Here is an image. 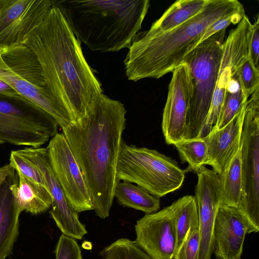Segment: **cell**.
Returning <instances> with one entry per match:
<instances>
[{
  "label": "cell",
  "mask_w": 259,
  "mask_h": 259,
  "mask_svg": "<svg viewBox=\"0 0 259 259\" xmlns=\"http://www.w3.org/2000/svg\"><path fill=\"white\" fill-rule=\"evenodd\" d=\"M52 7L50 0H0L1 48L23 44Z\"/></svg>",
  "instance_id": "4fadbf2b"
},
{
  "label": "cell",
  "mask_w": 259,
  "mask_h": 259,
  "mask_svg": "<svg viewBox=\"0 0 259 259\" xmlns=\"http://www.w3.org/2000/svg\"><path fill=\"white\" fill-rule=\"evenodd\" d=\"M245 16L244 9H242L220 18L207 28L198 44L215 33L226 29L231 24H238Z\"/></svg>",
  "instance_id": "4dcf8cb0"
},
{
  "label": "cell",
  "mask_w": 259,
  "mask_h": 259,
  "mask_svg": "<svg viewBox=\"0 0 259 259\" xmlns=\"http://www.w3.org/2000/svg\"><path fill=\"white\" fill-rule=\"evenodd\" d=\"M219 176L222 193L221 203L238 208L243 192L240 147Z\"/></svg>",
  "instance_id": "cb8c5ba5"
},
{
  "label": "cell",
  "mask_w": 259,
  "mask_h": 259,
  "mask_svg": "<svg viewBox=\"0 0 259 259\" xmlns=\"http://www.w3.org/2000/svg\"><path fill=\"white\" fill-rule=\"evenodd\" d=\"M226 29L202 41L185 57L193 82L183 139L199 136L209 113L222 58Z\"/></svg>",
  "instance_id": "8992f818"
},
{
  "label": "cell",
  "mask_w": 259,
  "mask_h": 259,
  "mask_svg": "<svg viewBox=\"0 0 259 259\" xmlns=\"http://www.w3.org/2000/svg\"><path fill=\"white\" fill-rule=\"evenodd\" d=\"M49 161L71 207L78 212L93 210L87 184L63 134L58 133L46 147Z\"/></svg>",
  "instance_id": "8fae6325"
},
{
  "label": "cell",
  "mask_w": 259,
  "mask_h": 259,
  "mask_svg": "<svg viewBox=\"0 0 259 259\" xmlns=\"http://www.w3.org/2000/svg\"><path fill=\"white\" fill-rule=\"evenodd\" d=\"M16 172L9 176L0 188V259L10 255L19 234V216L10 185Z\"/></svg>",
  "instance_id": "ffe728a7"
},
{
  "label": "cell",
  "mask_w": 259,
  "mask_h": 259,
  "mask_svg": "<svg viewBox=\"0 0 259 259\" xmlns=\"http://www.w3.org/2000/svg\"><path fill=\"white\" fill-rule=\"evenodd\" d=\"M135 242L151 259H174L176 234L170 205L146 214L135 225Z\"/></svg>",
  "instance_id": "2e32d148"
},
{
  "label": "cell",
  "mask_w": 259,
  "mask_h": 259,
  "mask_svg": "<svg viewBox=\"0 0 259 259\" xmlns=\"http://www.w3.org/2000/svg\"><path fill=\"white\" fill-rule=\"evenodd\" d=\"M199 247V227L190 231L180 251L178 259H197Z\"/></svg>",
  "instance_id": "1f68e13d"
},
{
  "label": "cell",
  "mask_w": 259,
  "mask_h": 259,
  "mask_svg": "<svg viewBox=\"0 0 259 259\" xmlns=\"http://www.w3.org/2000/svg\"><path fill=\"white\" fill-rule=\"evenodd\" d=\"M9 160V163L15 171L20 172L26 178L46 188V183L40 171L31 161L22 154L19 150L11 151Z\"/></svg>",
  "instance_id": "83f0119b"
},
{
  "label": "cell",
  "mask_w": 259,
  "mask_h": 259,
  "mask_svg": "<svg viewBox=\"0 0 259 259\" xmlns=\"http://www.w3.org/2000/svg\"><path fill=\"white\" fill-rule=\"evenodd\" d=\"M246 222L238 208L221 204L215 219L213 253L217 259H241Z\"/></svg>",
  "instance_id": "e0dca14e"
},
{
  "label": "cell",
  "mask_w": 259,
  "mask_h": 259,
  "mask_svg": "<svg viewBox=\"0 0 259 259\" xmlns=\"http://www.w3.org/2000/svg\"><path fill=\"white\" fill-rule=\"evenodd\" d=\"M208 2L209 0L177 1L152 24L149 29L142 33L151 36L167 32L196 15Z\"/></svg>",
  "instance_id": "44dd1931"
},
{
  "label": "cell",
  "mask_w": 259,
  "mask_h": 259,
  "mask_svg": "<svg viewBox=\"0 0 259 259\" xmlns=\"http://www.w3.org/2000/svg\"><path fill=\"white\" fill-rule=\"evenodd\" d=\"M259 16L256 15L255 21L252 24L249 44V57L255 67L259 70Z\"/></svg>",
  "instance_id": "d6a6232c"
},
{
  "label": "cell",
  "mask_w": 259,
  "mask_h": 259,
  "mask_svg": "<svg viewBox=\"0 0 259 259\" xmlns=\"http://www.w3.org/2000/svg\"><path fill=\"white\" fill-rule=\"evenodd\" d=\"M12 180L10 189L15 204L22 211L38 214L48 210L52 205V198L48 190L25 177L18 171Z\"/></svg>",
  "instance_id": "d6986e66"
},
{
  "label": "cell",
  "mask_w": 259,
  "mask_h": 259,
  "mask_svg": "<svg viewBox=\"0 0 259 259\" xmlns=\"http://www.w3.org/2000/svg\"><path fill=\"white\" fill-rule=\"evenodd\" d=\"M252 24L245 16L232 29L224 42L222 58L211 107L202 130L197 138L203 139L219 121L227 88L240 67L249 57Z\"/></svg>",
  "instance_id": "30bf717a"
},
{
  "label": "cell",
  "mask_w": 259,
  "mask_h": 259,
  "mask_svg": "<svg viewBox=\"0 0 259 259\" xmlns=\"http://www.w3.org/2000/svg\"><path fill=\"white\" fill-rule=\"evenodd\" d=\"M0 49H1V46H0Z\"/></svg>",
  "instance_id": "d590c367"
},
{
  "label": "cell",
  "mask_w": 259,
  "mask_h": 259,
  "mask_svg": "<svg viewBox=\"0 0 259 259\" xmlns=\"http://www.w3.org/2000/svg\"><path fill=\"white\" fill-rule=\"evenodd\" d=\"M195 189L199 216V247L197 259H211L213 230L217 211L222 202L219 175L203 166L197 170Z\"/></svg>",
  "instance_id": "5bb4252c"
},
{
  "label": "cell",
  "mask_w": 259,
  "mask_h": 259,
  "mask_svg": "<svg viewBox=\"0 0 259 259\" xmlns=\"http://www.w3.org/2000/svg\"><path fill=\"white\" fill-rule=\"evenodd\" d=\"M238 77L244 97L248 99L259 89V70L257 69L249 57L240 67Z\"/></svg>",
  "instance_id": "f1b7e54d"
},
{
  "label": "cell",
  "mask_w": 259,
  "mask_h": 259,
  "mask_svg": "<svg viewBox=\"0 0 259 259\" xmlns=\"http://www.w3.org/2000/svg\"><path fill=\"white\" fill-rule=\"evenodd\" d=\"M100 254L103 259H151L136 243L120 238L104 248Z\"/></svg>",
  "instance_id": "4316f807"
},
{
  "label": "cell",
  "mask_w": 259,
  "mask_h": 259,
  "mask_svg": "<svg viewBox=\"0 0 259 259\" xmlns=\"http://www.w3.org/2000/svg\"><path fill=\"white\" fill-rule=\"evenodd\" d=\"M242 9L243 6L237 0H209L198 14L167 32L151 36L139 32L124 60L127 79L136 82L172 72L198 44L209 26Z\"/></svg>",
  "instance_id": "3957f363"
},
{
  "label": "cell",
  "mask_w": 259,
  "mask_h": 259,
  "mask_svg": "<svg viewBox=\"0 0 259 259\" xmlns=\"http://www.w3.org/2000/svg\"><path fill=\"white\" fill-rule=\"evenodd\" d=\"M116 176L119 182L135 183L160 198L181 188L185 170L175 160L156 150L127 145L122 140Z\"/></svg>",
  "instance_id": "52a82bcc"
},
{
  "label": "cell",
  "mask_w": 259,
  "mask_h": 259,
  "mask_svg": "<svg viewBox=\"0 0 259 259\" xmlns=\"http://www.w3.org/2000/svg\"><path fill=\"white\" fill-rule=\"evenodd\" d=\"M126 109L119 101L102 94L87 115L62 129L90 192L93 210L109 215L115 187L116 166Z\"/></svg>",
  "instance_id": "7a4b0ae2"
},
{
  "label": "cell",
  "mask_w": 259,
  "mask_h": 259,
  "mask_svg": "<svg viewBox=\"0 0 259 259\" xmlns=\"http://www.w3.org/2000/svg\"><path fill=\"white\" fill-rule=\"evenodd\" d=\"M23 44L36 56L50 93L72 123L85 117L103 91L84 57L81 42L60 10L52 4L44 20Z\"/></svg>",
  "instance_id": "6da1fadb"
},
{
  "label": "cell",
  "mask_w": 259,
  "mask_h": 259,
  "mask_svg": "<svg viewBox=\"0 0 259 259\" xmlns=\"http://www.w3.org/2000/svg\"><path fill=\"white\" fill-rule=\"evenodd\" d=\"M0 93L12 96L20 95L13 88L1 80H0Z\"/></svg>",
  "instance_id": "e575fe53"
},
{
  "label": "cell",
  "mask_w": 259,
  "mask_h": 259,
  "mask_svg": "<svg viewBox=\"0 0 259 259\" xmlns=\"http://www.w3.org/2000/svg\"><path fill=\"white\" fill-rule=\"evenodd\" d=\"M56 259H82L80 247L75 239L62 234L55 250Z\"/></svg>",
  "instance_id": "f546056e"
},
{
  "label": "cell",
  "mask_w": 259,
  "mask_h": 259,
  "mask_svg": "<svg viewBox=\"0 0 259 259\" xmlns=\"http://www.w3.org/2000/svg\"><path fill=\"white\" fill-rule=\"evenodd\" d=\"M0 80L48 113L62 129L72 123L68 112L50 93L36 56L24 44L1 48Z\"/></svg>",
  "instance_id": "5b68a950"
},
{
  "label": "cell",
  "mask_w": 259,
  "mask_h": 259,
  "mask_svg": "<svg viewBox=\"0 0 259 259\" xmlns=\"http://www.w3.org/2000/svg\"><path fill=\"white\" fill-rule=\"evenodd\" d=\"M248 99L243 95L236 73L229 83L218 123L213 127L220 129L226 125L237 115Z\"/></svg>",
  "instance_id": "484cf974"
},
{
  "label": "cell",
  "mask_w": 259,
  "mask_h": 259,
  "mask_svg": "<svg viewBox=\"0 0 259 259\" xmlns=\"http://www.w3.org/2000/svg\"><path fill=\"white\" fill-rule=\"evenodd\" d=\"M40 171L52 198L50 214L62 234L81 239L88 233L79 221L78 212L69 204L51 166L46 148L28 147L19 150Z\"/></svg>",
  "instance_id": "7c38bea8"
},
{
  "label": "cell",
  "mask_w": 259,
  "mask_h": 259,
  "mask_svg": "<svg viewBox=\"0 0 259 259\" xmlns=\"http://www.w3.org/2000/svg\"><path fill=\"white\" fill-rule=\"evenodd\" d=\"M172 73L161 124L163 136L168 145L183 139L193 91L191 75L186 64H181Z\"/></svg>",
  "instance_id": "9a60e30c"
},
{
  "label": "cell",
  "mask_w": 259,
  "mask_h": 259,
  "mask_svg": "<svg viewBox=\"0 0 259 259\" xmlns=\"http://www.w3.org/2000/svg\"><path fill=\"white\" fill-rule=\"evenodd\" d=\"M15 170L10 163L0 167V188L9 176L15 174Z\"/></svg>",
  "instance_id": "836d02e7"
},
{
  "label": "cell",
  "mask_w": 259,
  "mask_h": 259,
  "mask_svg": "<svg viewBox=\"0 0 259 259\" xmlns=\"http://www.w3.org/2000/svg\"><path fill=\"white\" fill-rule=\"evenodd\" d=\"M176 234L174 259H178L181 247L190 231L199 226V216L194 196L186 195L170 205Z\"/></svg>",
  "instance_id": "7402d4cb"
},
{
  "label": "cell",
  "mask_w": 259,
  "mask_h": 259,
  "mask_svg": "<svg viewBox=\"0 0 259 259\" xmlns=\"http://www.w3.org/2000/svg\"><path fill=\"white\" fill-rule=\"evenodd\" d=\"M174 145L184 162L188 164L189 170L195 172L204 166L207 158V146L203 139H182Z\"/></svg>",
  "instance_id": "d4e9b609"
},
{
  "label": "cell",
  "mask_w": 259,
  "mask_h": 259,
  "mask_svg": "<svg viewBox=\"0 0 259 259\" xmlns=\"http://www.w3.org/2000/svg\"><path fill=\"white\" fill-rule=\"evenodd\" d=\"M247 102L226 125L220 129L213 127L209 134L203 138L207 146L205 165L211 166L219 175L223 172L240 148Z\"/></svg>",
  "instance_id": "ac0fdd59"
},
{
  "label": "cell",
  "mask_w": 259,
  "mask_h": 259,
  "mask_svg": "<svg viewBox=\"0 0 259 259\" xmlns=\"http://www.w3.org/2000/svg\"><path fill=\"white\" fill-rule=\"evenodd\" d=\"M243 192L238 208L248 234L259 231V89L248 99L240 140Z\"/></svg>",
  "instance_id": "9c48e42d"
},
{
  "label": "cell",
  "mask_w": 259,
  "mask_h": 259,
  "mask_svg": "<svg viewBox=\"0 0 259 259\" xmlns=\"http://www.w3.org/2000/svg\"><path fill=\"white\" fill-rule=\"evenodd\" d=\"M58 127L52 116L21 95L0 93V144L41 147Z\"/></svg>",
  "instance_id": "ba28073f"
},
{
  "label": "cell",
  "mask_w": 259,
  "mask_h": 259,
  "mask_svg": "<svg viewBox=\"0 0 259 259\" xmlns=\"http://www.w3.org/2000/svg\"><path fill=\"white\" fill-rule=\"evenodd\" d=\"M114 196L121 205L141 210L146 214L156 212L160 209L159 198L130 182H118Z\"/></svg>",
  "instance_id": "603a6c76"
},
{
  "label": "cell",
  "mask_w": 259,
  "mask_h": 259,
  "mask_svg": "<svg viewBox=\"0 0 259 259\" xmlns=\"http://www.w3.org/2000/svg\"><path fill=\"white\" fill-rule=\"evenodd\" d=\"M74 35L93 51L129 48L142 27L149 0L52 1Z\"/></svg>",
  "instance_id": "277c9868"
}]
</instances>
